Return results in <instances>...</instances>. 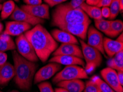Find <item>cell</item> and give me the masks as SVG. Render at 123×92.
<instances>
[{"label":"cell","mask_w":123,"mask_h":92,"mask_svg":"<svg viewBox=\"0 0 123 92\" xmlns=\"http://www.w3.org/2000/svg\"><path fill=\"white\" fill-rule=\"evenodd\" d=\"M25 35L42 62H45L51 54L58 47L56 41L42 24H37L32 29L25 31Z\"/></svg>","instance_id":"obj_1"},{"label":"cell","mask_w":123,"mask_h":92,"mask_svg":"<svg viewBox=\"0 0 123 92\" xmlns=\"http://www.w3.org/2000/svg\"><path fill=\"white\" fill-rule=\"evenodd\" d=\"M12 57L14 62V83L19 89L29 91L32 87L38 65L25 59L16 50L12 51Z\"/></svg>","instance_id":"obj_2"},{"label":"cell","mask_w":123,"mask_h":92,"mask_svg":"<svg viewBox=\"0 0 123 92\" xmlns=\"http://www.w3.org/2000/svg\"><path fill=\"white\" fill-rule=\"evenodd\" d=\"M91 20L89 17L80 8H72L66 3L57 6L52 14V25L59 24H74L86 23Z\"/></svg>","instance_id":"obj_3"},{"label":"cell","mask_w":123,"mask_h":92,"mask_svg":"<svg viewBox=\"0 0 123 92\" xmlns=\"http://www.w3.org/2000/svg\"><path fill=\"white\" fill-rule=\"evenodd\" d=\"M80 42L83 57L86 61L85 69L87 74H90L93 72L97 67L101 65L103 61L102 54L97 49L88 45L85 41L81 39Z\"/></svg>","instance_id":"obj_4"},{"label":"cell","mask_w":123,"mask_h":92,"mask_svg":"<svg viewBox=\"0 0 123 92\" xmlns=\"http://www.w3.org/2000/svg\"><path fill=\"white\" fill-rule=\"evenodd\" d=\"M88 78V74L82 67L77 65H70L66 66L62 70L57 73L53 78V82L57 83L63 80Z\"/></svg>","instance_id":"obj_5"},{"label":"cell","mask_w":123,"mask_h":92,"mask_svg":"<svg viewBox=\"0 0 123 92\" xmlns=\"http://www.w3.org/2000/svg\"><path fill=\"white\" fill-rule=\"evenodd\" d=\"M16 46L18 53L25 59L34 62L38 61L39 59L34 48L28 40L26 38L25 34H23L17 37Z\"/></svg>","instance_id":"obj_6"},{"label":"cell","mask_w":123,"mask_h":92,"mask_svg":"<svg viewBox=\"0 0 123 92\" xmlns=\"http://www.w3.org/2000/svg\"><path fill=\"white\" fill-rule=\"evenodd\" d=\"M61 68V65L56 62H50L43 67L35 73L34 77V83H40L48 80L54 76Z\"/></svg>","instance_id":"obj_7"},{"label":"cell","mask_w":123,"mask_h":92,"mask_svg":"<svg viewBox=\"0 0 123 92\" xmlns=\"http://www.w3.org/2000/svg\"><path fill=\"white\" fill-rule=\"evenodd\" d=\"M91 23V21L74 24H56L55 26L59 28L61 30L78 37L81 38V40L84 41L86 39L87 31Z\"/></svg>","instance_id":"obj_8"},{"label":"cell","mask_w":123,"mask_h":92,"mask_svg":"<svg viewBox=\"0 0 123 92\" xmlns=\"http://www.w3.org/2000/svg\"><path fill=\"white\" fill-rule=\"evenodd\" d=\"M88 37L87 44L97 49L100 53L106 56V54L103 48V36L102 33L91 25L88 27L87 33Z\"/></svg>","instance_id":"obj_9"},{"label":"cell","mask_w":123,"mask_h":92,"mask_svg":"<svg viewBox=\"0 0 123 92\" xmlns=\"http://www.w3.org/2000/svg\"><path fill=\"white\" fill-rule=\"evenodd\" d=\"M10 18L15 21L25 22L31 25L34 26L37 24H42L45 22L44 20L43 19L31 16L16 5L13 12L10 16Z\"/></svg>","instance_id":"obj_10"},{"label":"cell","mask_w":123,"mask_h":92,"mask_svg":"<svg viewBox=\"0 0 123 92\" xmlns=\"http://www.w3.org/2000/svg\"><path fill=\"white\" fill-rule=\"evenodd\" d=\"M100 74L104 81L115 92H123V86L119 83L116 70L107 67L100 71Z\"/></svg>","instance_id":"obj_11"},{"label":"cell","mask_w":123,"mask_h":92,"mask_svg":"<svg viewBox=\"0 0 123 92\" xmlns=\"http://www.w3.org/2000/svg\"><path fill=\"white\" fill-rule=\"evenodd\" d=\"M31 26L25 22L15 20L7 22L6 24V28L3 34L9 36H19L29 31L31 28Z\"/></svg>","instance_id":"obj_12"},{"label":"cell","mask_w":123,"mask_h":92,"mask_svg":"<svg viewBox=\"0 0 123 92\" xmlns=\"http://www.w3.org/2000/svg\"><path fill=\"white\" fill-rule=\"evenodd\" d=\"M20 8L35 17L43 19H49L50 18L49 6L47 4L35 6L22 5Z\"/></svg>","instance_id":"obj_13"},{"label":"cell","mask_w":123,"mask_h":92,"mask_svg":"<svg viewBox=\"0 0 123 92\" xmlns=\"http://www.w3.org/2000/svg\"><path fill=\"white\" fill-rule=\"evenodd\" d=\"M53 55H69L81 59L83 57L82 50L76 44H62L53 53Z\"/></svg>","instance_id":"obj_14"},{"label":"cell","mask_w":123,"mask_h":92,"mask_svg":"<svg viewBox=\"0 0 123 92\" xmlns=\"http://www.w3.org/2000/svg\"><path fill=\"white\" fill-rule=\"evenodd\" d=\"M50 62L58 63L60 65L66 66L80 65L85 67V62L82 59L69 55H57L54 56L49 60Z\"/></svg>","instance_id":"obj_15"},{"label":"cell","mask_w":123,"mask_h":92,"mask_svg":"<svg viewBox=\"0 0 123 92\" xmlns=\"http://www.w3.org/2000/svg\"><path fill=\"white\" fill-rule=\"evenodd\" d=\"M14 76V66L11 63L6 62L0 66V87L6 86Z\"/></svg>","instance_id":"obj_16"},{"label":"cell","mask_w":123,"mask_h":92,"mask_svg":"<svg viewBox=\"0 0 123 92\" xmlns=\"http://www.w3.org/2000/svg\"><path fill=\"white\" fill-rule=\"evenodd\" d=\"M103 48L106 55L109 57H112L115 54L123 50V43L113 40L108 37H104L103 39Z\"/></svg>","instance_id":"obj_17"},{"label":"cell","mask_w":123,"mask_h":92,"mask_svg":"<svg viewBox=\"0 0 123 92\" xmlns=\"http://www.w3.org/2000/svg\"><path fill=\"white\" fill-rule=\"evenodd\" d=\"M51 35L57 42L62 44H79L77 39L74 35L61 29H54L51 31Z\"/></svg>","instance_id":"obj_18"},{"label":"cell","mask_w":123,"mask_h":92,"mask_svg":"<svg viewBox=\"0 0 123 92\" xmlns=\"http://www.w3.org/2000/svg\"><path fill=\"white\" fill-rule=\"evenodd\" d=\"M57 86L64 88L69 92H82L85 83L80 79H76L60 81L57 83Z\"/></svg>","instance_id":"obj_19"},{"label":"cell","mask_w":123,"mask_h":92,"mask_svg":"<svg viewBox=\"0 0 123 92\" xmlns=\"http://www.w3.org/2000/svg\"><path fill=\"white\" fill-rule=\"evenodd\" d=\"M80 8L89 17L94 19V20L99 19L102 18L101 14V9L94 6L87 5L86 2H83L80 6Z\"/></svg>","instance_id":"obj_20"},{"label":"cell","mask_w":123,"mask_h":92,"mask_svg":"<svg viewBox=\"0 0 123 92\" xmlns=\"http://www.w3.org/2000/svg\"><path fill=\"white\" fill-rule=\"evenodd\" d=\"M108 67L118 71H123V50L115 54L107 62Z\"/></svg>","instance_id":"obj_21"},{"label":"cell","mask_w":123,"mask_h":92,"mask_svg":"<svg viewBox=\"0 0 123 92\" xmlns=\"http://www.w3.org/2000/svg\"><path fill=\"white\" fill-rule=\"evenodd\" d=\"M16 46L10 36L1 34L0 35V52H5L9 50H15Z\"/></svg>","instance_id":"obj_22"},{"label":"cell","mask_w":123,"mask_h":92,"mask_svg":"<svg viewBox=\"0 0 123 92\" xmlns=\"http://www.w3.org/2000/svg\"><path fill=\"white\" fill-rule=\"evenodd\" d=\"M123 30V23L121 20H111L110 29L108 36L114 37L122 33Z\"/></svg>","instance_id":"obj_23"},{"label":"cell","mask_w":123,"mask_h":92,"mask_svg":"<svg viewBox=\"0 0 123 92\" xmlns=\"http://www.w3.org/2000/svg\"><path fill=\"white\" fill-rule=\"evenodd\" d=\"M15 7L16 5L14 1L12 0L5 1L2 5L1 13V18L2 19H5L9 17L13 12Z\"/></svg>","instance_id":"obj_24"},{"label":"cell","mask_w":123,"mask_h":92,"mask_svg":"<svg viewBox=\"0 0 123 92\" xmlns=\"http://www.w3.org/2000/svg\"><path fill=\"white\" fill-rule=\"evenodd\" d=\"M94 24L97 29L105 33L106 35H108L110 29L111 20H105L101 18L99 19L94 20Z\"/></svg>","instance_id":"obj_25"},{"label":"cell","mask_w":123,"mask_h":92,"mask_svg":"<svg viewBox=\"0 0 123 92\" xmlns=\"http://www.w3.org/2000/svg\"><path fill=\"white\" fill-rule=\"evenodd\" d=\"M91 80L98 84L101 92H115L105 81H104L98 76H93L91 78Z\"/></svg>","instance_id":"obj_26"},{"label":"cell","mask_w":123,"mask_h":92,"mask_svg":"<svg viewBox=\"0 0 123 92\" xmlns=\"http://www.w3.org/2000/svg\"><path fill=\"white\" fill-rule=\"evenodd\" d=\"M109 7L110 11H111V16L109 18L110 20H113L117 17L120 12L119 0H111Z\"/></svg>","instance_id":"obj_27"},{"label":"cell","mask_w":123,"mask_h":92,"mask_svg":"<svg viewBox=\"0 0 123 92\" xmlns=\"http://www.w3.org/2000/svg\"><path fill=\"white\" fill-rule=\"evenodd\" d=\"M83 92H101L98 84L92 80H89L86 82Z\"/></svg>","instance_id":"obj_28"},{"label":"cell","mask_w":123,"mask_h":92,"mask_svg":"<svg viewBox=\"0 0 123 92\" xmlns=\"http://www.w3.org/2000/svg\"><path fill=\"white\" fill-rule=\"evenodd\" d=\"M40 92H55L54 91L51 84L49 82H40L38 86Z\"/></svg>","instance_id":"obj_29"},{"label":"cell","mask_w":123,"mask_h":92,"mask_svg":"<svg viewBox=\"0 0 123 92\" xmlns=\"http://www.w3.org/2000/svg\"><path fill=\"white\" fill-rule=\"evenodd\" d=\"M86 0H71L70 2L67 3L66 5L71 8L75 9L79 8L83 2H85Z\"/></svg>","instance_id":"obj_30"},{"label":"cell","mask_w":123,"mask_h":92,"mask_svg":"<svg viewBox=\"0 0 123 92\" xmlns=\"http://www.w3.org/2000/svg\"><path fill=\"white\" fill-rule=\"evenodd\" d=\"M44 1L49 6L52 7L61 4L62 2L66 1L67 0H44Z\"/></svg>","instance_id":"obj_31"},{"label":"cell","mask_w":123,"mask_h":92,"mask_svg":"<svg viewBox=\"0 0 123 92\" xmlns=\"http://www.w3.org/2000/svg\"><path fill=\"white\" fill-rule=\"evenodd\" d=\"M101 14L102 17L109 18L111 16V11L109 7H103L101 9Z\"/></svg>","instance_id":"obj_32"},{"label":"cell","mask_w":123,"mask_h":92,"mask_svg":"<svg viewBox=\"0 0 123 92\" xmlns=\"http://www.w3.org/2000/svg\"><path fill=\"white\" fill-rule=\"evenodd\" d=\"M23 2L27 5L35 6L42 3V0H23Z\"/></svg>","instance_id":"obj_33"},{"label":"cell","mask_w":123,"mask_h":92,"mask_svg":"<svg viewBox=\"0 0 123 92\" xmlns=\"http://www.w3.org/2000/svg\"><path fill=\"white\" fill-rule=\"evenodd\" d=\"M111 0H100L97 6L98 7H109L111 5Z\"/></svg>","instance_id":"obj_34"},{"label":"cell","mask_w":123,"mask_h":92,"mask_svg":"<svg viewBox=\"0 0 123 92\" xmlns=\"http://www.w3.org/2000/svg\"><path fill=\"white\" fill-rule=\"evenodd\" d=\"M7 55L5 52H0V66H2L7 62Z\"/></svg>","instance_id":"obj_35"},{"label":"cell","mask_w":123,"mask_h":92,"mask_svg":"<svg viewBox=\"0 0 123 92\" xmlns=\"http://www.w3.org/2000/svg\"><path fill=\"white\" fill-rule=\"evenodd\" d=\"M99 1L100 0H86V3L88 5L97 6Z\"/></svg>","instance_id":"obj_36"},{"label":"cell","mask_w":123,"mask_h":92,"mask_svg":"<svg viewBox=\"0 0 123 92\" xmlns=\"http://www.w3.org/2000/svg\"><path fill=\"white\" fill-rule=\"evenodd\" d=\"M117 76H118V80L120 85L123 86V71H118L117 72Z\"/></svg>","instance_id":"obj_37"},{"label":"cell","mask_w":123,"mask_h":92,"mask_svg":"<svg viewBox=\"0 0 123 92\" xmlns=\"http://www.w3.org/2000/svg\"><path fill=\"white\" fill-rule=\"evenodd\" d=\"M55 92H69L68 91H67L66 89H64L63 88H57L55 89Z\"/></svg>","instance_id":"obj_38"},{"label":"cell","mask_w":123,"mask_h":92,"mask_svg":"<svg viewBox=\"0 0 123 92\" xmlns=\"http://www.w3.org/2000/svg\"><path fill=\"white\" fill-rule=\"evenodd\" d=\"M119 5H120V12H122L123 9V0H119Z\"/></svg>","instance_id":"obj_39"},{"label":"cell","mask_w":123,"mask_h":92,"mask_svg":"<svg viewBox=\"0 0 123 92\" xmlns=\"http://www.w3.org/2000/svg\"><path fill=\"white\" fill-rule=\"evenodd\" d=\"M117 41H118V42H121V43H123V33H121V34L120 35V36H119L117 39L116 40Z\"/></svg>","instance_id":"obj_40"},{"label":"cell","mask_w":123,"mask_h":92,"mask_svg":"<svg viewBox=\"0 0 123 92\" xmlns=\"http://www.w3.org/2000/svg\"><path fill=\"white\" fill-rule=\"evenodd\" d=\"M3 25L2 24V23H0V34L2 33V31H3Z\"/></svg>","instance_id":"obj_41"},{"label":"cell","mask_w":123,"mask_h":92,"mask_svg":"<svg viewBox=\"0 0 123 92\" xmlns=\"http://www.w3.org/2000/svg\"><path fill=\"white\" fill-rule=\"evenodd\" d=\"M0 92H20L16 91V90H13V91H10V92H3V91H1V90H0Z\"/></svg>","instance_id":"obj_42"},{"label":"cell","mask_w":123,"mask_h":92,"mask_svg":"<svg viewBox=\"0 0 123 92\" xmlns=\"http://www.w3.org/2000/svg\"><path fill=\"white\" fill-rule=\"evenodd\" d=\"M6 0H0V4H1L2 2H5Z\"/></svg>","instance_id":"obj_43"},{"label":"cell","mask_w":123,"mask_h":92,"mask_svg":"<svg viewBox=\"0 0 123 92\" xmlns=\"http://www.w3.org/2000/svg\"><path fill=\"white\" fill-rule=\"evenodd\" d=\"M1 8H2V5L0 4V11L1 10Z\"/></svg>","instance_id":"obj_44"},{"label":"cell","mask_w":123,"mask_h":92,"mask_svg":"<svg viewBox=\"0 0 123 92\" xmlns=\"http://www.w3.org/2000/svg\"><path fill=\"white\" fill-rule=\"evenodd\" d=\"M14 1H16V2H18V1H19V0H14Z\"/></svg>","instance_id":"obj_45"}]
</instances>
